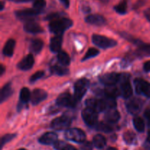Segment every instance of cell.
I'll list each match as a JSON object with an SVG mask.
<instances>
[{
  "instance_id": "e0dca14e",
  "label": "cell",
  "mask_w": 150,
  "mask_h": 150,
  "mask_svg": "<svg viewBox=\"0 0 150 150\" xmlns=\"http://www.w3.org/2000/svg\"><path fill=\"white\" fill-rule=\"evenodd\" d=\"M24 29L26 32H29V33H40L43 32L42 28L38 24V23L32 21H29L24 24Z\"/></svg>"
},
{
  "instance_id": "5b68a950",
  "label": "cell",
  "mask_w": 150,
  "mask_h": 150,
  "mask_svg": "<svg viewBox=\"0 0 150 150\" xmlns=\"http://www.w3.org/2000/svg\"><path fill=\"white\" fill-rule=\"evenodd\" d=\"M89 81L86 79H81L75 83V95L74 98L76 101L81 100L86 93L89 87Z\"/></svg>"
},
{
  "instance_id": "bcb514c9",
  "label": "cell",
  "mask_w": 150,
  "mask_h": 150,
  "mask_svg": "<svg viewBox=\"0 0 150 150\" xmlns=\"http://www.w3.org/2000/svg\"><path fill=\"white\" fill-rule=\"evenodd\" d=\"M106 150H118V149H116V148H114V147H108Z\"/></svg>"
},
{
  "instance_id": "7402d4cb",
  "label": "cell",
  "mask_w": 150,
  "mask_h": 150,
  "mask_svg": "<svg viewBox=\"0 0 150 150\" xmlns=\"http://www.w3.org/2000/svg\"><path fill=\"white\" fill-rule=\"evenodd\" d=\"M12 94H13V89L10 86V83H7L4 85L2 89H1V95H0L1 103H3L4 100H6Z\"/></svg>"
},
{
  "instance_id": "3957f363",
  "label": "cell",
  "mask_w": 150,
  "mask_h": 150,
  "mask_svg": "<svg viewBox=\"0 0 150 150\" xmlns=\"http://www.w3.org/2000/svg\"><path fill=\"white\" fill-rule=\"evenodd\" d=\"M92 42L98 47L102 48H111L114 47L117 44V41L99 35H92Z\"/></svg>"
},
{
  "instance_id": "60d3db41",
  "label": "cell",
  "mask_w": 150,
  "mask_h": 150,
  "mask_svg": "<svg viewBox=\"0 0 150 150\" xmlns=\"http://www.w3.org/2000/svg\"><path fill=\"white\" fill-rule=\"evenodd\" d=\"M144 115H145V117H146V118L147 119L148 122H149V123L150 125V110L149 109H147L146 111H145Z\"/></svg>"
},
{
  "instance_id": "ffe728a7",
  "label": "cell",
  "mask_w": 150,
  "mask_h": 150,
  "mask_svg": "<svg viewBox=\"0 0 150 150\" xmlns=\"http://www.w3.org/2000/svg\"><path fill=\"white\" fill-rule=\"evenodd\" d=\"M62 43V35H57L51 39L50 48L53 52H58L61 48Z\"/></svg>"
},
{
  "instance_id": "ac0fdd59",
  "label": "cell",
  "mask_w": 150,
  "mask_h": 150,
  "mask_svg": "<svg viewBox=\"0 0 150 150\" xmlns=\"http://www.w3.org/2000/svg\"><path fill=\"white\" fill-rule=\"evenodd\" d=\"M85 20L87 23L92 25H96V26H102L105 24L106 22L105 19L100 15H89L86 16Z\"/></svg>"
},
{
  "instance_id": "2e32d148",
  "label": "cell",
  "mask_w": 150,
  "mask_h": 150,
  "mask_svg": "<svg viewBox=\"0 0 150 150\" xmlns=\"http://www.w3.org/2000/svg\"><path fill=\"white\" fill-rule=\"evenodd\" d=\"M39 142L45 145L54 144L57 142V135L53 132H48L40 138Z\"/></svg>"
},
{
  "instance_id": "7dc6e473",
  "label": "cell",
  "mask_w": 150,
  "mask_h": 150,
  "mask_svg": "<svg viewBox=\"0 0 150 150\" xmlns=\"http://www.w3.org/2000/svg\"><path fill=\"white\" fill-rule=\"evenodd\" d=\"M3 8H4V3L1 2V10H3Z\"/></svg>"
},
{
  "instance_id": "d6986e66",
  "label": "cell",
  "mask_w": 150,
  "mask_h": 150,
  "mask_svg": "<svg viewBox=\"0 0 150 150\" xmlns=\"http://www.w3.org/2000/svg\"><path fill=\"white\" fill-rule=\"evenodd\" d=\"M120 118V114L117 110L110 109L108 110L105 115V119L106 122L109 123H116L117 122L119 121Z\"/></svg>"
},
{
  "instance_id": "f1b7e54d",
  "label": "cell",
  "mask_w": 150,
  "mask_h": 150,
  "mask_svg": "<svg viewBox=\"0 0 150 150\" xmlns=\"http://www.w3.org/2000/svg\"><path fill=\"white\" fill-rule=\"evenodd\" d=\"M105 94L106 96L112 97V98H115L117 95H120V91L116 86H114V85H111V86H107L106 89H105Z\"/></svg>"
},
{
  "instance_id": "4316f807",
  "label": "cell",
  "mask_w": 150,
  "mask_h": 150,
  "mask_svg": "<svg viewBox=\"0 0 150 150\" xmlns=\"http://www.w3.org/2000/svg\"><path fill=\"white\" fill-rule=\"evenodd\" d=\"M51 71L54 74L58 75V76H66L69 73L68 69L65 68L64 67H62V66L59 65H54L51 67Z\"/></svg>"
},
{
  "instance_id": "6da1fadb",
  "label": "cell",
  "mask_w": 150,
  "mask_h": 150,
  "mask_svg": "<svg viewBox=\"0 0 150 150\" xmlns=\"http://www.w3.org/2000/svg\"><path fill=\"white\" fill-rule=\"evenodd\" d=\"M86 105L87 107L94 108L97 111H103L115 108L117 106V102L114 98L106 96L100 100L89 98L86 100Z\"/></svg>"
},
{
  "instance_id": "ab89813d",
  "label": "cell",
  "mask_w": 150,
  "mask_h": 150,
  "mask_svg": "<svg viewBox=\"0 0 150 150\" xmlns=\"http://www.w3.org/2000/svg\"><path fill=\"white\" fill-rule=\"evenodd\" d=\"M144 69L146 72H150V60L146 62L144 64Z\"/></svg>"
},
{
  "instance_id": "30bf717a",
  "label": "cell",
  "mask_w": 150,
  "mask_h": 150,
  "mask_svg": "<svg viewBox=\"0 0 150 150\" xmlns=\"http://www.w3.org/2000/svg\"><path fill=\"white\" fill-rule=\"evenodd\" d=\"M136 90L138 94H142L150 98V83L142 79H136L135 81Z\"/></svg>"
},
{
  "instance_id": "7a4b0ae2",
  "label": "cell",
  "mask_w": 150,
  "mask_h": 150,
  "mask_svg": "<svg viewBox=\"0 0 150 150\" xmlns=\"http://www.w3.org/2000/svg\"><path fill=\"white\" fill-rule=\"evenodd\" d=\"M73 24V21L70 19L64 18H56L51 21L49 23V29L51 32L56 35H62L65 30Z\"/></svg>"
},
{
  "instance_id": "7bdbcfd3",
  "label": "cell",
  "mask_w": 150,
  "mask_h": 150,
  "mask_svg": "<svg viewBox=\"0 0 150 150\" xmlns=\"http://www.w3.org/2000/svg\"><path fill=\"white\" fill-rule=\"evenodd\" d=\"M4 70H5V69H4V66L1 65V72H0V75H2L3 73H4Z\"/></svg>"
},
{
  "instance_id": "f546056e",
  "label": "cell",
  "mask_w": 150,
  "mask_h": 150,
  "mask_svg": "<svg viewBox=\"0 0 150 150\" xmlns=\"http://www.w3.org/2000/svg\"><path fill=\"white\" fill-rule=\"evenodd\" d=\"M30 91L28 88H23L20 92V99L23 103H27L29 100H31Z\"/></svg>"
},
{
  "instance_id": "ee69618b",
  "label": "cell",
  "mask_w": 150,
  "mask_h": 150,
  "mask_svg": "<svg viewBox=\"0 0 150 150\" xmlns=\"http://www.w3.org/2000/svg\"><path fill=\"white\" fill-rule=\"evenodd\" d=\"M146 17L148 18V19L150 21V9L149 10H148V11L146 13Z\"/></svg>"
},
{
  "instance_id": "e575fe53",
  "label": "cell",
  "mask_w": 150,
  "mask_h": 150,
  "mask_svg": "<svg viewBox=\"0 0 150 150\" xmlns=\"http://www.w3.org/2000/svg\"><path fill=\"white\" fill-rule=\"evenodd\" d=\"M99 53H100L99 51H98V49H96V48H89V49L87 51V52H86V54H85L84 57H83L82 61H85V60L88 59H90L92 58V57H96L97 55L99 54Z\"/></svg>"
},
{
  "instance_id": "f6af8a7d",
  "label": "cell",
  "mask_w": 150,
  "mask_h": 150,
  "mask_svg": "<svg viewBox=\"0 0 150 150\" xmlns=\"http://www.w3.org/2000/svg\"><path fill=\"white\" fill-rule=\"evenodd\" d=\"M147 142L150 143V130L148 132V136H147Z\"/></svg>"
},
{
  "instance_id": "4fadbf2b",
  "label": "cell",
  "mask_w": 150,
  "mask_h": 150,
  "mask_svg": "<svg viewBox=\"0 0 150 150\" xmlns=\"http://www.w3.org/2000/svg\"><path fill=\"white\" fill-rule=\"evenodd\" d=\"M40 12L38 11L35 9H25V10H21L17 11L16 13V16L19 19L21 20H29L35 18V16H38Z\"/></svg>"
},
{
  "instance_id": "44dd1931",
  "label": "cell",
  "mask_w": 150,
  "mask_h": 150,
  "mask_svg": "<svg viewBox=\"0 0 150 150\" xmlns=\"http://www.w3.org/2000/svg\"><path fill=\"white\" fill-rule=\"evenodd\" d=\"M15 45H16V41L14 40H8L3 48V54L7 57H12L14 51Z\"/></svg>"
},
{
  "instance_id": "83f0119b",
  "label": "cell",
  "mask_w": 150,
  "mask_h": 150,
  "mask_svg": "<svg viewBox=\"0 0 150 150\" xmlns=\"http://www.w3.org/2000/svg\"><path fill=\"white\" fill-rule=\"evenodd\" d=\"M58 61L64 66L69 65L70 62V57L65 51H60L58 54Z\"/></svg>"
},
{
  "instance_id": "d6a6232c",
  "label": "cell",
  "mask_w": 150,
  "mask_h": 150,
  "mask_svg": "<svg viewBox=\"0 0 150 150\" xmlns=\"http://www.w3.org/2000/svg\"><path fill=\"white\" fill-rule=\"evenodd\" d=\"M123 139L126 143L128 144H131L134 143V142L136 141V135L133 132L127 131L125 133Z\"/></svg>"
},
{
  "instance_id": "836d02e7",
  "label": "cell",
  "mask_w": 150,
  "mask_h": 150,
  "mask_svg": "<svg viewBox=\"0 0 150 150\" xmlns=\"http://www.w3.org/2000/svg\"><path fill=\"white\" fill-rule=\"evenodd\" d=\"M127 0H122L115 7V10L120 14H125L127 11Z\"/></svg>"
},
{
  "instance_id": "74e56055",
  "label": "cell",
  "mask_w": 150,
  "mask_h": 150,
  "mask_svg": "<svg viewBox=\"0 0 150 150\" xmlns=\"http://www.w3.org/2000/svg\"><path fill=\"white\" fill-rule=\"evenodd\" d=\"M16 137V134H7L5 136H3L1 138V146L2 147L4 146V144H5L6 143L9 142L10 141H11L13 138Z\"/></svg>"
},
{
  "instance_id": "52a82bcc",
  "label": "cell",
  "mask_w": 150,
  "mask_h": 150,
  "mask_svg": "<svg viewBox=\"0 0 150 150\" xmlns=\"http://www.w3.org/2000/svg\"><path fill=\"white\" fill-rule=\"evenodd\" d=\"M82 117L86 125L94 126L97 125L98 122V111L92 108L87 107L82 112Z\"/></svg>"
},
{
  "instance_id": "8992f818",
  "label": "cell",
  "mask_w": 150,
  "mask_h": 150,
  "mask_svg": "<svg viewBox=\"0 0 150 150\" xmlns=\"http://www.w3.org/2000/svg\"><path fill=\"white\" fill-rule=\"evenodd\" d=\"M70 124H71L70 117L68 116L63 115L52 120L51 127L57 130H64L68 128Z\"/></svg>"
},
{
  "instance_id": "9a60e30c",
  "label": "cell",
  "mask_w": 150,
  "mask_h": 150,
  "mask_svg": "<svg viewBox=\"0 0 150 150\" xmlns=\"http://www.w3.org/2000/svg\"><path fill=\"white\" fill-rule=\"evenodd\" d=\"M35 63V59L32 54H29L25 57L18 64V67L22 70H28L32 67Z\"/></svg>"
},
{
  "instance_id": "277c9868",
  "label": "cell",
  "mask_w": 150,
  "mask_h": 150,
  "mask_svg": "<svg viewBox=\"0 0 150 150\" xmlns=\"http://www.w3.org/2000/svg\"><path fill=\"white\" fill-rule=\"evenodd\" d=\"M65 138L67 140L72 141V142L83 143L86 139V134L81 129L71 128L66 131Z\"/></svg>"
},
{
  "instance_id": "484cf974",
  "label": "cell",
  "mask_w": 150,
  "mask_h": 150,
  "mask_svg": "<svg viewBox=\"0 0 150 150\" xmlns=\"http://www.w3.org/2000/svg\"><path fill=\"white\" fill-rule=\"evenodd\" d=\"M54 145V148L57 150H78L73 146L62 141H57Z\"/></svg>"
},
{
  "instance_id": "8fae6325",
  "label": "cell",
  "mask_w": 150,
  "mask_h": 150,
  "mask_svg": "<svg viewBox=\"0 0 150 150\" xmlns=\"http://www.w3.org/2000/svg\"><path fill=\"white\" fill-rule=\"evenodd\" d=\"M121 75L116 73H111L104 74L100 77V81L106 86L115 85L116 83L120 81Z\"/></svg>"
},
{
  "instance_id": "9c48e42d",
  "label": "cell",
  "mask_w": 150,
  "mask_h": 150,
  "mask_svg": "<svg viewBox=\"0 0 150 150\" xmlns=\"http://www.w3.org/2000/svg\"><path fill=\"white\" fill-rule=\"evenodd\" d=\"M76 100L69 93H62L57 98V105L63 107H74L76 105Z\"/></svg>"
},
{
  "instance_id": "b9f144b4",
  "label": "cell",
  "mask_w": 150,
  "mask_h": 150,
  "mask_svg": "<svg viewBox=\"0 0 150 150\" xmlns=\"http://www.w3.org/2000/svg\"><path fill=\"white\" fill-rule=\"evenodd\" d=\"M16 2H27V1H32V0H13Z\"/></svg>"
},
{
  "instance_id": "8d00e7d4",
  "label": "cell",
  "mask_w": 150,
  "mask_h": 150,
  "mask_svg": "<svg viewBox=\"0 0 150 150\" xmlns=\"http://www.w3.org/2000/svg\"><path fill=\"white\" fill-rule=\"evenodd\" d=\"M43 76H44L43 71L36 72V73H34V74L31 76V78L29 79V81H30L31 83H33V82H35L36 81H38V79H41V78H42Z\"/></svg>"
},
{
  "instance_id": "4dcf8cb0",
  "label": "cell",
  "mask_w": 150,
  "mask_h": 150,
  "mask_svg": "<svg viewBox=\"0 0 150 150\" xmlns=\"http://www.w3.org/2000/svg\"><path fill=\"white\" fill-rule=\"evenodd\" d=\"M133 125L139 132H143L145 129V124L144 120L140 117H136L133 120Z\"/></svg>"
},
{
  "instance_id": "d590c367",
  "label": "cell",
  "mask_w": 150,
  "mask_h": 150,
  "mask_svg": "<svg viewBox=\"0 0 150 150\" xmlns=\"http://www.w3.org/2000/svg\"><path fill=\"white\" fill-rule=\"evenodd\" d=\"M46 1L45 0H35L33 4V8L38 11L40 12L45 7Z\"/></svg>"
},
{
  "instance_id": "5bb4252c",
  "label": "cell",
  "mask_w": 150,
  "mask_h": 150,
  "mask_svg": "<svg viewBox=\"0 0 150 150\" xmlns=\"http://www.w3.org/2000/svg\"><path fill=\"white\" fill-rule=\"evenodd\" d=\"M47 96H48V94L43 89H35L31 95V101L33 105H37L39 103L44 100L47 98Z\"/></svg>"
},
{
  "instance_id": "f35d334b",
  "label": "cell",
  "mask_w": 150,
  "mask_h": 150,
  "mask_svg": "<svg viewBox=\"0 0 150 150\" xmlns=\"http://www.w3.org/2000/svg\"><path fill=\"white\" fill-rule=\"evenodd\" d=\"M81 150H92L93 149V144L89 142H83L81 146Z\"/></svg>"
},
{
  "instance_id": "ba28073f",
  "label": "cell",
  "mask_w": 150,
  "mask_h": 150,
  "mask_svg": "<svg viewBox=\"0 0 150 150\" xmlns=\"http://www.w3.org/2000/svg\"><path fill=\"white\" fill-rule=\"evenodd\" d=\"M120 81H121V93L125 98H130L133 94V88L131 84L129 81V76L127 74H125L123 76L121 75L120 77Z\"/></svg>"
},
{
  "instance_id": "c3c4849f",
  "label": "cell",
  "mask_w": 150,
  "mask_h": 150,
  "mask_svg": "<svg viewBox=\"0 0 150 150\" xmlns=\"http://www.w3.org/2000/svg\"><path fill=\"white\" fill-rule=\"evenodd\" d=\"M18 150H26V149H18Z\"/></svg>"
},
{
  "instance_id": "1f68e13d",
  "label": "cell",
  "mask_w": 150,
  "mask_h": 150,
  "mask_svg": "<svg viewBox=\"0 0 150 150\" xmlns=\"http://www.w3.org/2000/svg\"><path fill=\"white\" fill-rule=\"evenodd\" d=\"M96 129L100 131L105 132V133H110L113 130V127L107 123L100 122L96 125Z\"/></svg>"
},
{
  "instance_id": "603a6c76",
  "label": "cell",
  "mask_w": 150,
  "mask_h": 150,
  "mask_svg": "<svg viewBox=\"0 0 150 150\" xmlns=\"http://www.w3.org/2000/svg\"><path fill=\"white\" fill-rule=\"evenodd\" d=\"M93 144L98 149H102L106 144V139L102 135L98 134L93 138Z\"/></svg>"
},
{
  "instance_id": "7c38bea8",
  "label": "cell",
  "mask_w": 150,
  "mask_h": 150,
  "mask_svg": "<svg viewBox=\"0 0 150 150\" xmlns=\"http://www.w3.org/2000/svg\"><path fill=\"white\" fill-rule=\"evenodd\" d=\"M127 110L132 114H136L141 111L143 106V102L141 100L134 98V99L129 100L126 104Z\"/></svg>"
},
{
  "instance_id": "cb8c5ba5",
  "label": "cell",
  "mask_w": 150,
  "mask_h": 150,
  "mask_svg": "<svg viewBox=\"0 0 150 150\" xmlns=\"http://www.w3.org/2000/svg\"><path fill=\"white\" fill-rule=\"evenodd\" d=\"M136 54L141 57L150 55V44H143L141 42L136 51Z\"/></svg>"
},
{
  "instance_id": "d4e9b609",
  "label": "cell",
  "mask_w": 150,
  "mask_h": 150,
  "mask_svg": "<svg viewBox=\"0 0 150 150\" xmlns=\"http://www.w3.org/2000/svg\"><path fill=\"white\" fill-rule=\"evenodd\" d=\"M42 47H43V42L41 40H33L31 42L30 49L32 52L35 53V54H38L42 50Z\"/></svg>"
}]
</instances>
